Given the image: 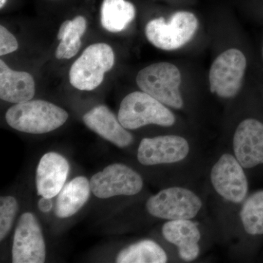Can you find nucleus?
Returning <instances> with one entry per match:
<instances>
[{
	"instance_id": "obj_1",
	"label": "nucleus",
	"mask_w": 263,
	"mask_h": 263,
	"mask_svg": "<svg viewBox=\"0 0 263 263\" xmlns=\"http://www.w3.org/2000/svg\"><path fill=\"white\" fill-rule=\"evenodd\" d=\"M67 119L68 114L63 108L41 100L15 104L5 114L10 127L30 134H44L55 130Z\"/></svg>"
},
{
	"instance_id": "obj_2",
	"label": "nucleus",
	"mask_w": 263,
	"mask_h": 263,
	"mask_svg": "<svg viewBox=\"0 0 263 263\" xmlns=\"http://www.w3.org/2000/svg\"><path fill=\"white\" fill-rule=\"evenodd\" d=\"M118 119L127 129L148 124L171 127L176 121L174 114L164 104L143 91H134L123 99Z\"/></svg>"
},
{
	"instance_id": "obj_3",
	"label": "nucleus",
	"mask_w": 263,
	"mask_h": 263,
	"mask_svg": "<svg viewBox=\"0 0 263 263\" xmlns=\"http://www.w3.org/2000/svg\"><path fill=\"white\" fill-rule=\"evenodd\" d=\"M136 82L142 91L164 105L176 109L182 108L181 72L173 64L158 62L147 66L138 72Z\"/></svg>"
},
{
	"instance_id": "obj_4",
	"label": "nucleus",
	"mask_w": 263,
	"mask_h": 263,
	"mask_svg": "<svg viewBox=\"0 0 263 263\" xmlns=\"http://www.w3.org/2000/svg\"><path fill=\"white\" fill-rule=\"evenodd\" d=\"M115 62L113 49L106 43H95L86 48L71 67L69 80L73 87L92 91L103 83L105 72Z\"/></svg>"
},
{
	"instance_id": "obj_5",
	"label": "nucleus",
	"mask_w": 263,
	"mask_h": 263,
	"mask_svg": "<svg viewBox=\"0 0 263 263\" xmlns=\"http://www.w3.org/2000/svg\"><path fill=\"white\" fill-rule=\"evenodd\" d=\"M198 21L193 13L176 12L166 22L164 18L150 21L145 34L148 41L155 47L164 51H173L182 47L195 35Z\"/></svg>"
},
{
	"instance_id": "obj_6",
	"label": "nucleus",
	"mask_w": 263,
	"mask_h": 263,
	"mask_svg": "<svg viewBox=\"0 0 263 263\" xmlns=\"http://www.w3.org/2000/svg\"><path fill=\"white\" fill-rule=\"evenodd\" d=\"M202 202L191 190L171 187L149 197L146 209L151 215L167 220L191 219L200 212Z\"/></svg>"
},
{
	"instance_id": "obj_7",
	"label": "nucleus",
	"mask_w": 263,
	"mask_h": 263,
	"mask_svg": "<svg viewBox=\"0 0 263 263\" xmlns=\"http://www.w3.org/2000/svg\"><path fill=\"white\" fill-rule=\"evenodd\" d=\"M247 59L240 50L230 48L216 57L209 72L210 90L222 98H232L239 92Z\"/></svg>"
},
{
	"instance_id": "obj_8",
	"label": "nucleus",
	"mask_w": 263,
	"mask_h": 263,
	"mask_svg": "<svg viewBox=\"0 0 263 263\" xmlns=\"http://www.w3.org/2000/svg\"><path fill=\"white\" fill-rule=\"evenodd\" d=\"M91 190L95 196L107 199L120 195L132 196L141 191L143 181L141 176L125 164H110L90 180Z\"/></svg>"
},
{
	"instance_id": "obj_9",
	"label": "nucleus",
	"mask_w": 263,
	"mask_h": 263,
	"mask_svg": "<svg viewBox=\"0 0 263 263\" xmlns=\"http://www.w3.org/2000/svg\"><path fill=\"white\" fill-rule=\"evenodd\" d=\"M46 245L37 218L32 213L21 216L13 237V262L43 263L46 260Z\"/></svg>"
},
{
	"instance_id": "obj_10",
	"label": "nucleus",
	"mask_w": 263,
	"mask_h": 263,
	"mask_svg": "<svg viewBox=\"0 0 263 263\" xmlns=\"http://www.w3.org/2000/svg\"><path fill=\"white\" fill-rule=\"evenodd\" d=\"M211 181L216 193L228 201L240 203L248 193V181L236 157L224 154L214 164Z\"/></svg>"
},
{
	"instance_id": "obj_11",
	"label": "nucleus",
	"mask_w": 263,
	"mask_h": 263,
	"mask_svg": "<svg viewBox=\"0 0 263 263\" xmlns=\"http://www.w3.org/2000/svg\"><path fill=\"white\" fill-rule=\"evenodd\" d=\"M190 145L182 137L164 136L142 139L138 149V160L143 165L171 164L184 160Z\"/></svg>"
},
{
	"instance_id": "obj_12",
	"label": "nucleus",
	"mask_w": 263,
	"mask_h": 263,
	"mask_svg": "<svg viewBox=\"0 0 263 263\" xmlns=\"http://www.w3.org/2000/svg\"><path fill=\"white\" fill-rule=\"evenodd\" d=\"M233 150L243 168L263 164V124L247 119L240 123L233 137Z\"/></svg>"
},
{
	"instance_id": "obj_13",
	"label": "nucleus",
	"mask_w": 263,
	"mask_h": 263,
	"mask_svg": "<svg viewBox=\"0 0 263 263\" xmlns=\"http://www.w3.org/2000/svg\"><path fill=\"white\" fill-rule=\"evenodd\" d=\"M70 165L63 156L48 152L40 160L36 172V187L40 196L53 198L64 187Z\"/></svg>"
},
{
	"instance_id": "obj_14",
	"label": "nucleus",
	"mask_w": 263,
	"mask_h": 263,
	"mask_svg": "<svg viewBox=\"0 0 263 263\" xmlns=\"http://www.w3.org/2000/svg\"><path fill=\"white\" fill-rule=\"evenodd\" d=\"M86 127L101 138L119 148H126L133 142V136L105 105H98L83 117Z\"/></svg>"
},
{
	"instance_id": "obj_15",
	"label": "nucleus",
	"mask_w": 263,
	"mask_h": 263,
	"mask_svg": "<svg viewBox=\"0 0 263 263\" xmlns=\"http://www.w3.org/2000/svg\"><path fill=\"white\" fill-rule=\"evenodd\" d=\"M162 235L170 243L176 245L183 260H195L200 253L198 243L201 235L197 224L190 219L169 220L162 227Z\"/></svg>"
},
{
	"instance_id": "obj_16",
	"label": "nucleus",
	"mask_w": 263,
	"mask_h": 263,
	"mask_svg": "<svg viewBox=\"0 0 263 263\" xmlns=\"http://www.w3.org/2000/svg\"><path fill=\"white\" fill-rule=\"evenodd\" d=\"M35 94V84L30 74L10 69L0 60V98L8 103L18 104L32 100Z\"/></svg>"
},
{
	"instance_id": "obj_17",
	"label": "nucleus",
	"mask_w": 263,
	"mask_h": 263,
	"mask_svg": "<svg viewBox=\"0 0 263 263\" xmlns=\"http://www.w3.org/2000/svg\"><path fill=\"white\" fill-rule=\"evenodd\" d=\"M91 191L87 178L79 176L71 180L58 194L55 215L61 219L75 215L89 200Z\"/></svg>"
},
{
	"instance_id": "obj_18",
	"label": "nucleus",
	"mask_w": 263,
	"mask_h": 263,
	"mask_svg": "<svg viewBox=\"0 0 263 263\" xmlns=\"http://www.w3.org/2000/svg\"><path fill=\"white\" fill-rule=\"evenodd\" d=\"M86 29V18L82 15H78L72 21H65L62 24L57 34L61 43L57 48V59L69 60L77 54L81 46V37Z\"/></svg>"
},
{
	"instance_id": "obj_19",
	"label": "nucleus",
	"mask_w": 263,
	"mask_h": 263,
	"mask_svg": "<svg viewBox=\"0 0 263 263\" xmlns=\"http://www.w3.org/2000/svg\"><path fill=\"white\" fill-rule=\"evenodd\" d=\"M136 16L134 5L126 0H103L101 24L110 32H122Z\"/></svg>"
},
{
	"instance_id": "obj_20",
	"label": "nucleus",
	"mask_w": 263,
	"mask_h": 263,
	"mask_svg": "<svg viewBox=\"0 0 263 263\" xmlns=\"http://www.w3.org/2000/svg\"><path fill=\"white\" fill-rule=\"evenodd\" d=\"M167 257L158 243L143 240L123 249L118 254V263H164Z\"/></svg>"
},
{
	"instance_id": "obj_21",
	"label": "nucleus",
	"mask_w": 263,
	"mask_h": 263,
	"mask_svg": "<svg viewBox=\"0 0 263 263\" xmlns=\"http://www.w3.org/2000/svg\"><path fill=\"white\" fill-rule=\"evenodd\" d=\"M240 217L248 234H263V190L256 192L245 200L240 210Z\"/></svg>"
},
{
	"instance_id": "obj_22",
	"label": "nucleus",
	"mask_w": 263,
	"mask_h": 263,
	"mask_svg": "<svg viewBox=\"0 0 263 263\" xmlns=\"http://www.w3.org/2000/svg\"><path fill=\"white\" fill-rule=\"evenodd\" d=\"M18 209V202L14 197L3 196L0 198V240L5 239L9 233Z\"/></svg>"
},
{
	"instance_id": "obj_23",
	"label": "nucleus",
	"mask_w": 263,
	"mask_h": 263,
	"mask_svg": "<svg viewBox=\"0 0 263 263\" xmlns=\"http://www.w3.org/2000/svg\"><path fill=\"white\" fill-rule=\"evenodd\" d=\"M18 43L16 38L3 25L0 27V55L9 54L16 51Z\"/></svg>"
},
{
	"instance_id": "obj_24",
	"label": "nucleus",
	"mask_w": 263,
	"mask_h": 263,
	"mask_svg": "<svg viewBox=\"0 0 263 263\" xmlns=\"http://www.w3.org/2000/svg\"><path fill=\"white\" fill-rule=\"evenodd\" d=\"M53 203L52 198L42 197L38 201L37 206L39 210L43 213H48L51 212L53 208Z\"/></svg>"
},
{
	"instance_id": "obj_25",
	"label": "nucleus",
	"mask_w": 263,
	"mask_h": 263,
	"mask_svg": "<svg viewBox=\"0 0 263 263\" xmlns=\"http://www.w3.org/2000/svg\"><path fill=\"white\" fill-rule=\"evenodd\" d=\"M7 0H0V8L3 9V7L6 4Z\"/></svg>"
},
{
	"instance_id": "obj_26",
	"label": "nucleus",
	"mask_w": 263,
	"mask_h": 263,
	"mask_svg": "<svg viewBox=\"0 0 263 263\" xmlns=\"http://www.w3.org/2000/svg\"><path fill=\"white\" fill-rule=\"evenodd\" d=\"M53 1H56V0H53Z\"/></svg>"
}]
</instances>
